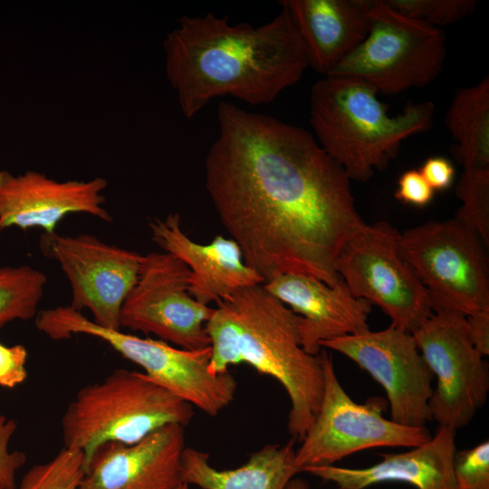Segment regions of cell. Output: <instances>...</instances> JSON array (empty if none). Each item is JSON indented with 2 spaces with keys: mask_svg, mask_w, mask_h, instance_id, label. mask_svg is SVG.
I'll use <instances>...</instances> for the list:
<instances>
[{
  "mask_svg": "<svg viewBox=\"0 0 489 489\" xmlns=\"http://www.w3.org/2000/svg\"><path fill=\"white\" fill-rule=\"evenodd\" d=\"M455 193L463 204L455 219L474 229L488 244L489 171L464 170Z\"/></svg>",
  "mask_w": 489,
  "mask_h": 489,
  "instance_id": "25",
  "label": "cell"
},
{
  "mask_svg": "<svg viewBox=\"0 0 489 489\" xmlns=\"http://www.w3.org/2000/svg\"><path fill=\"white\" fill-rule=\"evenodd\" d=\"M149 228L152 241L189 268V294L204 305L216 302L242 288L264 283L245 264L235 240L216 235L208 244L197 243L184 233L178 213L152 219Z\"/></svg>",
  "mask_w": 489,
  "mask_h": 489,
  "instance_id": "17",
  "label": "cell"
},
{
  "mask_svg": "<svg viewBox=\"0 0 489 489\" xmlns=\"http://www.w3.org/2000/svg\"><path fill=\"white\" fill-rule=\"evenodd\" d=\"M365 40L328 76L360 81L378 93L396 94L433 82L446 57L438 27L406 16L372 0Z\"/></svg>",
  "mask_w": 489,
  "mask_h": 489,
  "instance_id": "7",
  "label": "cell"
},
{
  "mask_svg": "<svg viewBox=\"0 0 489 489\" xmlns=\"http://www.w3.org/2000/svg\"><path fill=\"white\" fill-rule=\"evenodd\" d=\"M285 489H310V488L306 481L300 478H295V479L292 478L288 483Z\"/></svg>",
  "mask_w": 489,
  "mask_h": 489,
  "instance_id": "33",
  "label": "cell"
},
{
  "mask_svg": "<svg viewBox=\"0 0 489 489\" xmlns=\"http://www.w3.org/2000/svg\"><path fill=\"white\" fill-rule=\"evenodd\" d=\"M85 475V457L82 451L62 447L48 462L31 467L18 489H79Z\"/></svg>",
  "mask_w": 489,
  "mask_h": 489,
  "instance_id": "24",
  "label": "cell"
},
{
  "mask_svg": "<svg viewBox=\"0 0 489 489\" xmlns=\"http://www.w3.org/2000/svg\"><path fill=\"white\" fill-rule=\"evenodd\" d=\"M184 449V427L177 424L131 445L105 444L93 454L79 489H177Z\"/></svg>",
  "mask_w": 489,
  "mask_h": 489,
  "instance_id": "16",
  "label": "cell"
},
{
  "mask_svg": "<svg viewBox=\"0 0 489 489\" xmlns=\"http://www.w3.org/2000/svg\"><path fill=\"white\" fill-rule=\"evenodd\" d=\"M264 286L301 316V345L311 355L319 354L322 340L369 331L371 304L352 296L345 283L331 287L309 275L285 273Z\"/></svg>",
  "mask_w": 489,
  "mask_h": 489,
  "instance_id": "18",
  "label": "cell"
},
{
  "mask_svg": "<svg viewBox=\"0 0 489 489\" xmlns=\"http://www.w3.org/2000/svg\"><path fill=\"white\" fill-rule=\"evenodd\" d=\"M107 180L56 181L37 171L17 176L0 171V233L12 226L24 230L39 227L53 234L68 215L85 213L105 222L110 214L103 207L101 194Z\"/></svg>",
  "mask_w": 489,
  "mask_h": 489,
  "instance_id": "15",
  "label": "cell"
},
{
  "mask_svg": "<svg viewBox=\"0 0 489 489\" xmlns=\"http://www.w3.org/2000/svg\"><path fill=\"white\" fill-rule=\"evenodd\" d=\"M395 11L438 27L455 23L469 15L477 2L474 0H383Z\"/></svg>",
  "mask_w": 489,
  "mask_h": 489,
  "instance_id": "26",
  "label": "cell"
},
{
  "mask_svg": "<svg viewBox=\"0 0 489 489\" xmlns=\"http://www.w3.org/2000/svg\"><path fill=\"white\" fill-rule=\"evenodd\" d=\"M47 278L29 265L0 268V327L35 318Z\"/></svg>",
  "mask_w": 489,
  "mask_h": 489,
  "instance_id": "23",
  "label": "cell"
},
{
  "mask_svg": "<svg viewBox=\"0 0 489 489\" xmlns=\"http://www.w3.org/2000/svg\"><path fill=\"white\" fill-rule=\"evenodd\" d=\"M0 489H4L1 484H0Z\"/></svg>",
  "mask_w": 489,
  "mask_h": 489,
  "instance_id": "35",
  "label": "cell"
},
{
  "mask_svg": "<svg viewBox=\"0 0 489 489\" xmlns=\"http://www.w3.org/2000/svg\"><path fill=\"white\" fill-rule=\"evenodd\" d=\"M324 378L318 414L295 450V465L305 468L331 465L353 453L381 446L412 448L431 439L425 427H410L383 417L386 400L380 397L360 404L340 383L331 356L319 352Z\"/></svg>",
  "mask_w": 489,
  "mask_h": 489,
  "instance_id": "9",
  "label": "cell"
},
{
  "mask_svg": "<svg viewBox=\"0 0 489 489\" xmlns=\"http://www.w3.org/2000/svg\"><path fill=\"white\" fill-rule=\"evenodd\" d=\"M419 172L433 190L446 189L452 185L455 177L453 165L444 157L428 158Z\"/></svg>",
  "mask_w": 489,
  "mask_h": 489,
  "instance_id": "31",
  "label": "cell"
},
{
  "mask_svg": "<svg viewBox=\"0 0 489 489\" xmlns=\"http://www.w3.org/2000/svg\"><path fill=\"white\" fill-rule=\"evenodd\" d=\"M40 246L66 275L72 293L70 306L87 309L101 327L120 330V310L138 280L143 255L86 234L43 233Z\"/></svg>",
  "mask_w": 489,
  "mask_h": 489,
  "instance_id": "13",
  "label": "cell"
},
{
  "mask_svg": "<svg viewBox=\"0 0 489 489\" xmlns=\"http://www.w3.org/2000/svg\"><path fill=\"white\" fill-rule=\"evenodd\" d=\"M476 350L484 357L489 354V310L466 317Z\"/></svg>",
  "mask_w": 489,
  "mask_h": 489,
  "instance_id": "32",
  "label": "cell"
},
{
  "mask_svg": "<svg viewBox=\"0 0 489 489\" xmlns=\"http://www.w3.org/2000/svg\"><path fill=\"white\" fill-rule=\"evenodd\" d=\"M455 429L439 427L427 442L402 453L380 454L382 460L365 468L321 465L309 473L338 489H365L383 482H404L417 489H456L453 462L456 452Z\"/></svg>",
  "mask_w": 489,
  "mask_h": 489,
  "instance_id": "19",
  "label": "cell"
},
{
  "mask_svg": "<svg viewBox=\"0 0 489 489\" xmlns=\"http://www.w3.org/2000/svg\"><path fill=\"white\" fill-rule=\"evenodd\" d=\"M479 235L453 218L399 234L398 246L427 291L433 312L489 310L488 259Z\"/></svg>",
  "mask_w": 489,
  "mask_h": 489,
  "instance_id": "8",
  "label": "cell"
},
{
  "mask_svg": "<svg viewBox=\"0 0 489 489\" xmlns=\"http://www.w3.org/2000/svg\"><path fill=\"white\" fill-rule=\"evenodd\" d=\"M295 441L267 445L252 454L235 469L219 470L209 462V455L185 447L180 460V477L188 485L202 489H285L300 473L295 465Z\"/></svg>",
  "mask_w": 489,
  "mask_h": 489,
  "instance_id": "21",
  "label": "cell"
},
{
  "mask_svg": "<svg viewBox=\"0 0 489 489\" xmlns=\"http://www.w3.org/2000/svg\"><path fill=\"white\" fill-rule=\"evenodd\" d=\"M27 350L24 345L0 343V386L13 388L27 378Z\"/></svg>",
  "mask_w": 489,
  "mask_h": 489,
  "instance_id": "29",
  "label": "cell"
},
{
  "mask_svg": "<svg viewBox=\"0 0 489 489\" xmlns=\"http://www.w3.org/2000/svg\"><path fill=\"white\" fill-rule=\"evenodd\" d=\"M17 428L16 422L0 413V484L4 489H15V473L26 455L20 451H9V442Z\"/></svg>",
  "mask_w": 489,
  "mask_h": 489,
  "instance_id": "28",
  "label": "cell"
},
{
  "mask_svg": "<svg viewBox=\"0 0 489 489\" xmlns=\"http://www.w3.org/2000/svg\"><path fill=\"white\" fill-rule=\"evenodd\" d=\"M36 328L54 340L84 334L98 338L139 365L152 380L208 416L216 417L234 400L237 382L230 373L209 370L211 347L184 350L161 340L141 338L96 324L69 306L40 311Z\"/></svg>",
  "mask_w": 489,
  "mask_h": 489,
  "instance_id": "6",
  "label": "cell"
},
{
  "mask_svg": "<svg viewBox=\"0 0 489 489\" xmlns=\"http://www.w3.org/2000/svg\"><path fill=\"white\" fill-rule=\"evenodd\" d=\"M309 66L325 76L367 37L372 0H282Z\"/></svg>",
  "mask_w": 489,
  "mask_h": 489,
  "instance_id": "20",
  "label": "cell"
},
{
  "mask_svg": "<svg viewBox=\"0 0 489 489\" xmlns=\"http://www.w3.org/2000/svg\"><path fill=\"white\" fill-rule=\"evenodd\" d=\"M343 354L367 371L384 388L390 419L421 427L431 419L429 400L434 374L412 333L396 327L346 335L320 343Z\"/></svg>",
  "mask_w": 489,
  "mask_h": 489,
  "instance_id": "14",
  "label": "cell"
},
{
  "mask_svg": "<svg viewBox=\"0 0 489 489\" xmlns=\"http://www.w3.org/2000/svg\"><path fill=\"white\" fill-rule=\"evenodd\" d=\"M433 197V188L419 170L410 169L400 176L395 192V197L398 201L417 206H425L431 202Z\"/></svg>",
  "mask_w": 489,
  "mask_h": 489,
  "instance_id": "30",
  "label": "cell"
},
{
  "mask_svg": "<svg viewBox=\"0 0 489 489\" xmlns=\"http://www.w3.org/2000/svg\"><path fill=\"white\" fill-rule=\"evenodd\" d=\"M464 170L489 171V78L459 90L446 116Z\"/></svg>",
  "mask_w": 489,
  "mask_h": 489,
  "instance_id": "22",
  "label": "cell"
},
{
  "mask_svg": "<svg viewBox=\"0 0 489 489\" xmlns=\"http://www.w3.org/2000/svg\"><path fill=\"white\" fill-rule=\"evenodd\" d=\"M453 472L456 489H489V441L456 451Z\"/></svg>",
  "mask_w": 489,
  "mask_h": 489,
  "instance_id": "27",
  "label": "cell"
},
{
  "mask_svg": "<svg viewBox=\"0 0 489 489\" xmlns=\"http://www.w3.org/2000/svg\"><path fill=\"white\" fill-rule=\"evenodd\" d=\"M177 489H189L187 484L182 483Z\"/></svg>",
  "mask_w": 489,
  "mask_h": 489,
  "instance_id": "34",
  "label": "cell"
},
{
  "mask_svg": "<svg viewBox=\"0 0 489 489\" xmlns=\"http://www.w3.org/2000/svg\"><path fill=\"white\" fill-rule=\"evenodd\" d=\"M300 321V315L257 284L217 301L206 324L209 370L222 373L246 363L275 379L290 398L287 428L299 443L318 414L324 388L319 354L301 345Z\"/></svg>",
  "mask_w": 489,
  "mask_h": 489,
  "instance_id": "3",
  "label": "cell"
},
{
  "mask_svg": "<svg viewBox=\"0 0 489 489\" xmlns=\"http://www.w3.org/2000/svg\"><path fill=\"white\" fill-rule=\"evenodd\" d=\"M163 42L166 74L182 114L192 119L212 100L230 96L253 106L272 102L309 66L286 9L254 26L207 13L183 15Z\"/></svg>",
  "mask_w": 489,
  "mask_h": 489,
  "instance_id": "2",
  "label": "cell"
},
{
  "mask_svg": "<svg viewBox=\"0 0 489 489\" xmlns=\"http://www.w3.org/2000/svg\"><path fill=\"white\" fill-rule=\"evenodd\" d=\"M399 232L365 224L341 246L335 268L352 296L378 305L391 326L412 333L433 313L427 289L403 258Z\"/></svg>",
  "mask_w": 489,
  "mask_h": 489,
  "instance_id": "10",
  "label": "cell"
},
{
  "mask_svg": "<svg viewBox=\"0 0 489 489\" xmlns=\"http://www.w3.org/2000/svg\"><path fill=\"white\" fill-rule=\"evenodd\" d=\"M216 117L205 186L245 264L264 283L301 273L344 283L338 254L366 224L344 168L301 127L228 101Z\"/></svg>",
  "mask_w": 489,
  "mask_h": 489,
  "instance_id": "1",
  "label": "cell"
},
{
  "mask_svg": "<svg viewBox=\"0 0 489 489\" xmlns=\"http://www.w3.org/2000/svg\"><path fill=\"white\" fill-rule=\"evenodd\" d=\"M189 268L173 254L143 255L138 280L120 310V329L154 334L184 350L210 347L206 324L214 308L189 294Z\"/></svg>",
  "mask_w": 489,
  "mask_h": 489,
  "instance_id": "12",
  "label": "cell"
},
{
  "mask_svg": "<svg viewBox=\"0 0 489 489\" xmlns=\"http://www.w3.org/2000/svg\"><path fill=\"white\" fill-rule=\"evenodd\" d=\"M193 406L143 372L119 369L78 390L62 417L64 447L85 457L108 443L131 445L170 424L187 427Z\"/></svg>",
  "mask_w": 489,
  "mask_h": 489,
  "instance_id": "5",
  "label": "cell"
},
{
  "mask_svg": "<svg viewBox=\"0 0 489 489\" xmlns=\"http://www.w3.org/2000/svg\"><path fill=\"white\" fill-rule=\"evenodd\" d=\"M412 335L436 377L429 400L431 419L455 430L465 427L489 391L488 363L475 347L466 317L435 312Z\"/></svg>",
  "mask_w": 489,
  "mask_h": 489,
  "instance_id": "11",
  "label": "cell"
},
{
  "mask_svg": "<svg viewBox=\"0 0 489 489\" xmlns=\"http://www.w3.org/2000/svg\"><path fill=\"white\" fill-rule=\"evenodd\" d=\"M377 91L354 79L325 76L310 97V122L321 147L345 170L348 177L367 181L398 152L401 142L427 130L435 106L408 104L389 116Z\"/></svg>",
  "mask_w": 489,
  "mask_h": 489,
  "instance_id": "4",
  "label": "cell"
}]
</instances>
